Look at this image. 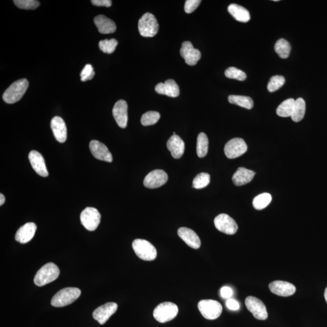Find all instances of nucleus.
I'll return each mask as SVG.
<instances>
[{"instance_id": "f257e3e1", "label": "nucleus", "mask_w": 327, "mask_h": 327, "mask_svg": "<svg viewBox=\"0 0 327 327\" xmlns=\"http://www.w3.org/2000/svg\"><path fill=\"white\" fill-rule=\"evenodd\" d=\"M60 273V269L56 264L49 263L38 271L34 277V283L38 287L45 286L56 280Z\"/></svg>"}, {"instance_id": "4c0bfd02", "label": "nucleus", "mask_w": 327, "mask_h": 327, "mask_svg": "<svg viewBox=\"0 0 327 327\" xmlns=\"http://www.w3.org/2000/svg\"><path fill=\"white\" fill-rule=\"evenodd\" d=\"M15 5L19 9L34 10L40 5V2L36 0H14Z\"/></svg>"}, {"instance_id": "a19ab883", "label": "nucleus", "mask_w": 327, "mask_h": 327, "mask_svg": "<svg viewBox=\"0 0 327 327\" xmlns=\"http://www.w3.org/2000/svg\"><path fill=\"white\" fill-rule=\"evenodd\" d=\"M221 296L224 299H230V297L233 296V290L230 287L225 286L222 287L220 290Z\"/></svg>"}, {"instance_id": "6e6552de", "label": "nucleus", "mask_w": 327, "mask_h": 327, "mask_svg": "<svg viewBox=\"0 0 327 327\" xmlns=\"http://www.w3.org/2000/svg\"><path fill=\"white\" fill-rule=\"evenodd\" d=\"M80 220L87 230L94 231L100 224L101 214L96 208L87 207L81 212Z\"/></svg>"}, {"instance_id": "c03bdc74", "label": "nucleus", "mask_w": 327, "mask_h": 327, "mask_svg": "<svg viewBox=\"0 0 327 327\" xmlns=\"http://www.w3.org/2000/svg\"><path fill=\"white\" fill-rule=\"evenodd\" d=\"M6 199L5 196L2 194H0V205L4 204Z\"/></svg>"}, {"instance_id": "e433bc0d", "label": "nucleus", "mask_w": 327, "mask_h": 327, "mask_svg": "<svg viewBox=\"0 0 327 327\" xmlns=\"http://www.w3.org/2000/svg\"><path fill=\"white\" fill-rule=\"evenodd\" d=\"M225 75L230 79L238 81H244L247 78V75L243 71L234 67H230L225 71Z\"/></svg>"}, {"instance_id": "4468645a", "label": "nucleus", "mask_w": 327, "mask_h": 327, "mask_svg": "<svg viewBox=\"0 0 327 327\" xmlns=\"http://www.w3.org/2000/svg\"><path fill=\"white\" fill-rule=\"evenodd\" d=\"M180 54L184 59L186 64L189 65H195L201 58V54L198 49L193 46L191 42L185 41L182 44Z\"/></svg>"}, {"instance_id": "bb28decb", "label": "nucleus", "mask_w": 327, "mask_h": 327, "mask_svg": "<svg viewBox=\"0 0 327 327\" xmlns=\"http://www.w3.org/2000/svg\"><path fill=\"white\" fill-rule=\"evenodd\" d=\"M306 101L303 98H299L295 100L293 107V112L291 118L294 122H299L301 121L306 113Z\"/></svg>"}, {"instance_id": "c9c22d12", "label": "nucleus", "mask_w": 327, "mask_h": 327, "mask_svg": "<svg viewBox=\"0 0 327 327\" xmlns=\"http://www.w3.org/2000/svg\"><path fill=\"white\" fill-rule=\"evenodd\" d=\"M119 44L115 39H110V40H104L100 41L99 42V48L101 51L106 54H112L115 51L116 48Z\"/></svg>"}, {"instance_id": "a18cd8bd", "label": "nucleus", "mask_w": 327, "mask_h": 327, "mask_svg": "<svg viewBox=\"0 0 327 327\" xmlns=\"http://www.w3.org/2000/svg\"><path fill=\"white\" fill-rule=\"evenodd\" d=\"M324 297H325V299L326 302L327 303V287L326 288V289L325 290Z\"/></svg>"}, {"instance_id": "ddd939ff", "label": "nucleus", "mask_w": 327, "mask_h": 327, "mask_svg": "<svg viewBox=\"0 0 327 327\" xmlns=\"http://www.w3.org/2000/svg\"><path fill=\"white\" fill-rule=\"evenodd\" d=\"M118 305L114 302H108L101 306L93 312V318L101 325H103L116 312Z\"/></svg>"}, {"instance_id": "423d86ee", "label": "nucleus", "mask_w": 327, "mask_h": 327, "mask_svg": "<svg viewBox=\"0 0 327 327\" xmlns=\"http://www.w3.org/2000/svg\"><path fill=\"white\" fill-rule=\"evenodd\" d=\"M138 30L144 37H153L159 30V25L155 16L147 12L142 16L138 21Z\"/></svg>"}, {"instance_id": "4be33fe9", "label": "nucleus", "mask_w": 327, "mask_h": 327, "mask_svg": "<svg viewBox=\"0 0 327 327\" xmlns=\"http://www.w3.org/2000/svg\"><path fill=\"white\" fill-rule=\"evenodd\" d=\"M167 147L173 158L175 159L181 158L184 154L185 150L184 142L177 135H173L167 143Z\"/></svg>"}, {"instance_id": "9d476101", "label": "nucleus", "mask_w": 327, "mask_h": 327, "mask_svg": "<svg viewBox=\"0 0 327 327\" xmlns=\"http://www.w3.org/2000/svg\"><path fill=\"white\" fill-rule=\"evenodd\" d=\"M245 306L249 312L258 320H266L268 313L266 306L260 299L254 296H248L245 300Z\"/></svg>"}, {"instance_id": "412c9836", "label": "nucleus", "mask_w": 327, "mask_h": 327, "mask_svg": "<svg viewBox=\"0 0 327 327\" xmlns=\"http://www.w3.org/2000/svg\"><path fill=\"white\" fill-rule=\"evenodd\" d=\"M51 127L55 139L59 143H64L67 139V127L64 120L60 116H55L51 121Z\"/></svg>"}, {"instance_id": "79ce46f5", "label": "nucleus", "mask_w": 327, "mask_h": 327, "mask_svg": "<svg viewBox=\"0 0 327 327\" xmlns=\"http://www.w3.org/2000/svg\"><path fill=\"white\" fill-rule=\"evenodd\" d=\"M227 309L232 311H237L240 309V303L237 300L233 299H228L226 302Z\"/></svg>"}, {"instance_id": "473e14b6", "label": "nucleus", "mask_w": 327, "mask_h": 327, "mask_svg": "<svg viewBox=\"0 0 327 327\" xmlns=\"http://www.w3.org/2000/svg\"><path fill=\"white\" fill-rule=\"evenodd\" d=\"M160 114L155 111H149L143 114L141 123L143 126H148L154 125L160 119Z\"/></svg>"}, {"instance_id": "37998d69", "label": "nucleus", "mask_w": 327, "mask_h": 327, "mask_svg": "<svg viewBox=\"0 0 327 327\" xmlns=\"http://www.w3.org/2000/svg\"><path fill=\"white\" fill-rule=\"evenodd\" d=\"M91 3L96 6H104L109 8L112 6V1L110 0H91Z\"/></svg>"}, {"instance_id": "f8f14e48", "label": "nucleus", "mask_w": 327, "mask_h": 327, "mask_svg": "<svg viewBox=\"0 0 327 327\" xmlns=\"http://www.w3.org/2000/svg\"><path fill=\"white\" fill-rule=\"evenodd\" d=\"M168 181V175L162 170H155L150 172L144 180V185L149 189L161 187Z\"/></svg>"}, {"instance_id": "1a4fd4ad", "label": "nucleus", "mask_w": 327, "mask_h": 327, "mask_svg": "<svg viewBox=\"0 0 327 327\" xmlns=\"http://www.w3.org/2000/svg\"><path fill=\"white\" fill-rule=\"evenodd\" d=\"M247 151V145L243 139L235 138L229 141L224 147L225 156L229 159L237 158Z\"/></svg>"}, {"instance_id": "a211bd4d", "label": "nucleus", "mask_w": 327, "mask_h": 327, "mask_svg": "<svg viewBox=\"0 0 327 327\" xmlns=\"http://www.w3.org/2000/svg\"><path fill=\"white\" fill-rule=\"evenodd\" d=\"M29 159L33 169L42 177H47L49 173L45 166L43 156L35 150H32L29 154Z\"/></svg>"}, {"instance_id": "7c9ffc66", "label": "nucleus", "mask_w": 327, "mask_h": 327, "mask_svg": "<svg viewBox=\"0 0 327 327\" xmlns=\"http://www.w3.org/2000/svg\"><path fill=\"white\" fill-rule=\"evenodd\" d=\"M274 50L279 55V57L283 59L289 57L291 52V45L285 39L281 38L278 40L274 45Z\"/></svg>"}, {"instance_id": "58836bf2", "label": "nucleus", "mask_w": 327, "mask_h": 327, "mask_svg": "<svg viewBox=\"0 0 327 327\" xmlns=\"http://www.w3.org/2000/svg\"><path fill=\"white\" fill-rule=\"evenodd\" d=\"M95 74L92 65L86 64L80 74L81 80L83 82L90 80L94 77Z\"/></svg>"}, {"instance_id": "6ab92c4d", "label": "nucleus", "mask_w": 327, "mask_h": 327, "mask_svg": "<svg viewBox=\"0 0 327 327\" xmlns=\"http://www.w3.org/2000/svg\"><path fill=\"white\" fill-rule=\"evenodd\" d=\"M178 234L180 238L185 242L190 247L198 249L201 247V240L195 232L191 228L181 227L178 229Z\"/></svg>"}, {"instance_id": "9b49d317", "label": "nucleus", "mask_w": 327, "mask_h": 327, "mask_svg": "<svg viewBox=\"0 0 327 327\" xmlns=\"http://www.w3.org/2000/svg\"><path fill=\"white\" fill-rule=\"evenodd\" d=\"M214 224L218 230L225 234L232 235L237 233L238 224L233 218L227 214H220L215 218Z\"/></svg>"}, {"instance_id": "7ed1b4c3", "label": "nucleus", "mask_w": 327, "mask_h": 327, "mask_svg": "<svg viewBox=\"0 0 327 327\" xmlns=\"http://www.w3.org/2000/svg\"><path fill=\"white\" fill-rule=\"evenodd\" d=\"M81 293V290L78 288H65L59 291L52 297L51 305L55 307H63L70 305L80 296Z\"/></svg>"}, {"instance_id": "f03ea898", "label": "nucleus", "mask_w": 327, "mask_h": 327, "mask_svg": "<svg viewBox=\"0 0 327 327\" xmlns=\"http://www.w3.org/2000/svg\"><path fill=\"white\" fill-rule=\"evenodd\" d=\"M29 82L26 79H21L14 82L5 91L3 99L8 104H14L20 100L27 91Z\"/></svg>"}, {"instance_id": "2f4dec72", "label": "nucleus", "mask_w": 327, "mask_h": 327, "mask_svg": "<svg viewBox=\"0 0 327 327\" xmlns=\"http://www.w3.org/2000/svg\"><path fill=\"white\" fill-rule=\"evenodd\" d=\"M271 200H272V197L271 195L268 193H264V194L258 195L254 198L253 205L256 210H263L270 204Z\"/></svg>"}, {"instance_id": "a878e982", "label": "nucleus", "mask_w": 327, "mask_h": 327, "mask_svg": "<svg viewBox=\"0 0 327 327\" xmlns=\"http://www.w3.org/2000/svg\"><path fill=\"white\" fill-rule=\"evenodd\" d=\"M228 11L238 21L247 22L250 19L249 12L243 6L231 4L228 6Z\"/></svg>"}, {"instance_id": "5701e85b", "label": "nucleus", "mask_w": 327, "mask_h": 327, "mask_svg": "<svg viewBox=\"0 0 327 327\" xmlns=\"http://www.w3.org/2000/svg\"><path fill=\"white\" fill-rule=\"evenodd\" d=\"M157 93L165 96L176 98L179 95V88L177 83L173 80H168L165 83H160L155 86Z\"/></svg>"}, {"instance_id": "cd10ccee", "label": "nucleus", "mask_w": 327, "mask_h": 327, "mask_svg": "<svg viewBox=\"0 0 327 327\" xmlns=\"http://www.w3.org/2000/svg\"><path fill=\"white\" fill-rule=\"evenodd\" d=\"M229 103L236 104L248 110L252 109L253 101L250 97L241 96H230L228 98Z\"/></svg>"}, {"instance_id": "20e7f679", "label": "nucleus", "mask_w": 327, "mask_h": 327, "mask_svg": "<svg viewBox=\"0 0 327 327\" xmlns=\"http://www.w3.org/2000/svg\"><path fill=\"white\" fill-rule=\"evenodd\" d=\"M178 307L175 303L165 302L159 304L153 311V317L160 323H166L175 319L178 313Z\"/></svg>"}, {"instance_id": "393cba45", "label": "nucleus", "mask_w": 327, "mask_h": 327, "mask_svg": "<svg viewBox=\"0 0 327 327\" xmlns=\"http://www.w3.org/2000/svg\"><path fill=\"white\" fill-rule=\"evenodd\" d=\"M254 175V172L244 168H240L234 173L232 181L235 185H244L252 181Z\"/></svg>"}, {"instance_id": "f3484780", "label": "nucleus", "mask_w": 327, "mask_h": 327, "mask_svg": "<svg viewBox=\"0 0 327 327\" xmlns=\"http://www.w3.org/2000/svg\"><path fill=\"white\" fill-rule=\"evenodd\" d=\"M271 292L276 295L288 297L293 295L296 292V287L293 284L286 281H275L269 284Z\"/></svg>"}, {"instance_id": "ea45409f", "label": "nucleus", "mask_w": 327, "mask_h": 327, "mask_svg": "<svg viewBox=\"0 0 327 327\" xmlns=\"http://www.w3.org/2000/svg\"><path fill=\"white\" fill-rule=\"evenodd\" d=\"M201 3V0H187L185 3L184 11L187 14H191L198 8Z\"/></svg>"}, {"instance_id": "b1692460", "label": "nucleus", "mask_w": 327, "mask_h": 327, "mask_svg": "<svg viewBox=\"0 0 327 327\" xmlns=\"http://www.w3.org/2000/svg\"><path fill=\"white\" fill-rule=\"evenodd\" d=\"M95 25L101 34H109L115 32L116 26L114 22L106 16L100 15L94 18Z\"/></svg>"}, {"instance_id": "2eb2a0df", "label": "nucleus", "mask_w": 327, "mask_h": 327, "mask_svg": "<svg viewBox=\"0 0 327 327\" xmlns=\"http://www.w3.org/2000/svg\"><path fill=\"white\" fill-rule=\"evenodd\" d=\"M128 106L126 101H117L112 110L113 116L121 128L125 129L128 122Z\"/></svg>"}, {"instance_id": "c756f323", "label": "nucleus", "mask_w": 327, "mask_h": 327, "mask_svg": "<svg viewBox=\"0 0 327 327\" xmlns=\"http://www.w3.org/2000/svg\"><path fill=\"white\" fill-rule=\"evenodd\" d=\"M295 100L289 98L280 104L277 108L276 113L281 117H289L292 115Z\"/></svg>"}, {"instance_id": "0eeeda50", "label": "nucleus", "mask_w": 327, "mask_h": 327, "mask_svg": "<svg viewBox=\"0 0 327 327\" xmlns=\"http://www.w3.org/2000/svg\"><path fill=\"white\" fill-rule=\"evenodd\" d=\"M198 307L202 316L208 320L218 318L222 312L221 304L215 300H202L199 302Z\"/></svg>"}, {"instance_id": "aec40b11", "label": "nucleus", "mask_w": 327, "mask_h": 327, "mask_svg": "<svg viewBox=\"0 0 327 327\" xmlns=\"http://www.w3.org/2000/svg\"><path fill=\"white\" fill-rule=\"evenodd\" d=\"M37 227L34 222H28L22 225L16 231L15 240L21 244H26L34 238Z\"/></svg>"}, {"instance_id": "f704fd0d", "label": "nucleus", "mask_w": 327, "mask_h": 327, "mask_svg": "<svg viewBox=\"0 0 327 327\" xmlns=\"http://www.w3.org/2000/svg\"><path fill=\"white\" fill-rule=\"evenodd\" d=\"M285 83V78L281 75H275L270 78L267 85V89L270 92H274L283 87Z\"/></svg>"}, {"instance_id": "dca6fc26", "label": "nucleus", "mask_w": 327, "mask_h": 327, "mask_svg": "<svg viewBox=\"0 0 327 327\" xmlns=\"http://www.w3.org/2000/svg\"><path fill=\"white\" fill-rule=\"evenodd\" d=\"M89 147L91 154L97 159L101 161L111 162L113 161V156L104 144L97 140L91 141Z\"/></svg>"}, {"instance_id": "39448f33", "label": "nucleus", "mask_w": 327, "mask_h": 327, "mask_svg": "<svg viewBox=\"0 0 327 327\" xmlns=\"http://www.w3.org/2000/svg\"><path fill=\"white\" fill-rule=\"evenodd\" d=\"M132 247L137 256L141 260L151 261L156 259V249L150 242L137 239L133 242Z\"/></svg>"}, {"instance_id": "72a5a7b5", "label": "nucleus", "mask_w": 327, "mask_h": 327, "mask_svg": "<svg viewBox=\"0 0 327 327\" xmlns=\"http://www.w3.org/2000/svg\"><path fill=\"white\" fill-rule=\"evenodd\" d=\"M211 182V176L207 173H199L193 181V187L196 189H201L207 187Z\"/></svg>"}, {"instance_id": "c85d7f7f", "label": "nucleus", "mask_w": 327, "mask_h": 327, "mask_svg": "<svg viewBox=\"0 0 327 327\" xmlns=\"http://www.w3.org/2000/svg\"><path fill=\"white\" fill-rule=\"evenodd\" d=\"M208 149V139L204 133L199 134L196 144V153L199 158H204L207 155Z\"/></svg>"}]
</instances>
